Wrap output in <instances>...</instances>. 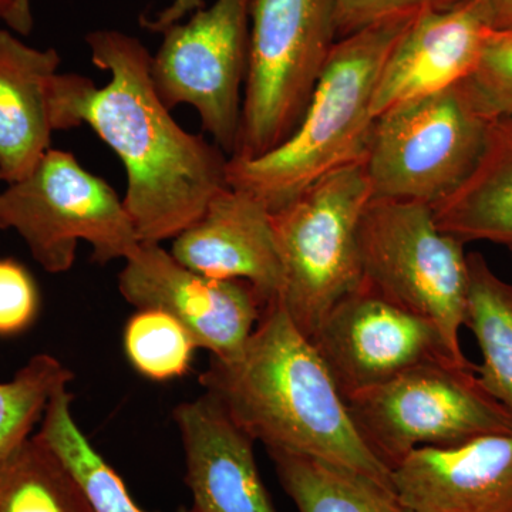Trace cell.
Here are the masks:
<instances>
[{"mask_svg":"<svg viewBox=\"0 0 512 512\" xmlns=\"http://www.w3.org/2000/svg\"><path fill=\"white\" fill-rule=\"evenodd\" d=\"M463 0H336L338 39L380 20L453 8Z\"/></svg>","mask_w":512,"mask_h":512,"instance_id":"obj_27","label":"cell"},{"mask_svg":"<svg viewBox=\"0 0 512 512\" xmlns=\"http://www.w3.org/2000/svg\"><path fill=\"white\" fill-rule=\"evenodd\" d=\"M419 15L394 16L340 37L291 136L262 156L229 157V187L276 212L320 178L363 163L380 73Z\"/></svg>","mask_w":512,"mask_h":512,"instance_id":"obj_3","label":"cell"},{"mask_svg":"<svg viewBox=\"0 0 512 512\" xmlns=\"http://www.w3.org/2000/svg\"><path fill=\"white\" fill-rule=\"evenodd\" d=\"M0 181H2V178H0Z\"/></svg>","mask_w":512,"mask_h":512,"instance_id":"obj_32","label":"cell"},{"mask_svg":"<svg viewBox=\"0 0 512 512\" xmlns=\"http://www.w3.org/2000/svg\"><path fill=\"white\" fill-rule=\"evenodd\" d=\"M466 82L488 119L512 117V32L490 30L476 72Z\"/></svg>","mask_w":512,"mask_h":512,"instance_id":"obj_25","label":"cell"},{"mask_svg":"<svg viewBox=\"0 0 512 512\" xmlns=\"http://www.w3.org/2000/svg\"><path fill=\"white\" fill-rule=\"evenodd\" d=\"M252 0H215L161 32L151 76L168 109L187 104L214 143L234 156L249 64Z\"/></svg>","mask_w":512,"mask_h":512,"instance_id":"obj_10","label":"cell"},{"mask_svg":"<svg viewBox=\"0 0 512 512\" xmlns=\"http://www.w3.org/2000/svg\"><path fill=\"white\" fill-rule=\"evenodd\" d=\"M0 512H93L76 478L33 434L0 460Z\"/></svg>","mask_w":512,"mask_h":512,"instance_id":"obj_22","label":"cell"},{"mask_svg":"<svg viewBox=\"0 0 512 512\" xmlns=\"http://www.w3.org/2000/svg\"><path fill=\"white\" fill-rule=\"evenodd\" d=\"M9 28L15 30L19 35L28 36L33 29L32 9H30V0H18L16 2L15 15Z\"/></svg>","mask_w":512,"mask_h":512,"instance_id":"obj_30","label":"cell"},{"mask_svg":"<svg viewBox=\"0 0 512 512\" xmlns=\"http://www.w3.org/2000/svg\"><path fill=\"white\" fill-rule=\"evenodd\" d=\"M40 311V292L25 265L0 258V338L32 328Z\"/></svg>","mask_w":512,"mask_h":512,"instance_id":"obj_26","label":"cell"},{"mask_svg":"<svg viewBox=\"0 0 512 512\" xmlns=\"http://www.w3.org/2000/svg\"><path fill=\"white\" fill-rule=\"evenodd\" d=\"M490 30L483 0L420 13L384 64L373 116L466 82L476 72Z\"/></svg>","mask_w":512,"mask_h":512,"instance_id":"obj_14","label":"cell"},{"mask_svg":"<svg viewBox=\"0 0 512 512\" xmlns=\"http://www.w3.org/2000/svg\"><path fill=\"white\" fill-rule=\"evenodd\" d=\"M413 512H512V433L451 447H421L392 468Z\"/></svg>","mask_w":512,"mask_h":512,"instance_id":"obj_15","label":"cell"},{"mask_svg":"<svg viewBox=\"0 0 512 512\" xmlns=\"http://www.w3.org/2000/svg\"><path fill=\"white\" fill-rule=\"evenodd\" d=\"M74 379L49 353H37L9 382L0 383V460L33 436L52 397Z\"/></svg>","mask_w":512,"mask_h":512,"instance_id":"obj_23","label":"cell"},{"mask_svg":"<svg viewBox=\"0 0 512 512\" xmlns=\"http://www.w3.org/2000/svg\"><path fill=\"white\" fill-rule=\"evenodd\" d=\"M491 121L467 82L380 114L363 161L372 200L436 207L473 173Z\"/></svg>","mask_w":512,"mask_h":512,"instance_id":"obj_9","label":"cell"},{"mask_svg":"<svg viewBox=\"0 0 512 512\" xmlns=\"http://www.w3.org/2000/svg\"><path fill=\"white\" fill-rule=\"evenodd\" d=\"M491 29L512 32V0H483Z\"/></svg>","mask_w":512,"mask_h":512,"instance_id":"obj_29","label":"cell"},{"mask_svg":"<svg viewBox=\"0 0 512 512\" xmlns=\"http://www.w3.org/2000/svg\"><path fill=\"white\" fill-rule=\"evenodd\" d=\"M363 285L430 320L460 360L466 326L468 252L440 229L433 208L420 202L372 200L359 224Z\"/></svg>","mask_w":512,"mask_h":512,"instance_id":"obj_5","label":"cell"},{"mask_svg":"<svg viewBox=\"0 0 512 512\" xmlns=\"http://www.w3.org/2000/svg\"><path fill=\"white\" fill-rule=\"evenodd\" d=\"M171 255L208 278L247 282L264 309L279 301L282 264L272 212L247 191L222 190L200 220L174 238Z\"/></svg>","mask_w":512,"mask_h":512,"instance_id":"obj_13","label":"cell"},{"mask_svg":"<svg viewBox=\"0 0 512 512\" xmlns=\"http://www.w3.org/2000/svg\"><path fill=\"white\" fill-rule=\"evenodd\" d=\"M121 269V296L137 309L173 316L198 349L234 356L254 332L264 305L244 281L208 278L191 271L160 244H141Z\"/></svg>","mask_w":512,"mask_h":512,"instance_id":"obj_12","label":"cell"},{"mask_svg":"<svg viewBox=\"0 0 512 512\" xmlns=\"http://www.w3.org/2000/svg\"><path fill=\"white\" fill-rule=\"evenodd\" d=\"M94 66L110 73L87 94L80 121L116 153L127 174L124 207L141 244L174 239L197 222L228 187V156L215 143L188 133L158 96L153 56L120 30L87 33Z\"/></svg>","mask_w":512,"mask_h":512,"instance_id":"obj_1","label":"cell"},{"mask_svg":"<svg viewBox=\"0 0 512 512\" xmlns=\"http://www.w3.org/2000/svg\"><path fill=\"white\" fill-rule=\"evenodd\" d=\"M370 201L365 163H357L320 178L272 212L282 264L278 305L309 339L363 284L357 234Z\"/></svg>","mask_w":512,"mask_h":512,"instance_id":"obj_4","label":"cell"},{"mask_svg":"<svg viewBox=\"0 0 512 512\" xmlns=\"http://www.w3.org/2000/svg\"><path fill=\"white\" fill-rule=\"evenodd\" d=\"M198 380L266 450L320 458L393 487L392 470L357 433L312 340L278 303L264 309L244 348L211 356Z\"/></svg>","mask_w":512,"mask_h":512,"instance_id":"obj_2","label":"cell"},{"mask_svg":"<svg viewBox=\"0 0 512 512\" xmlns=\"http://www.w3.org/2000/svg\"><path fill=\"white\" fill-rule=\"evenodd\" d=\"M0 229H12L47 274L69 272L80 241L104 265L130 258L141 241L113 187L69 151L50 148L22 180L0 191Z\"/></svg>","mask_w":512,"mask_h":512,"instance_id":"obj_6","label":"cell"},{"mask_svg":"<svg viewBox=\"0 0 512 512\" xmlns=\"http://www.w3.org/2000/svg\"><path fill=\"white\" fill-rule=\"evenodd\" d=\"M205 8L204 0H174L170 6L158 12L154 18L140 16L141 28L153 33H161L174 23L183 22L185 16Z\"/></svg>","mask_w":512,"mask_h":512,"instance_id":"obj_28","label":"cell"},{"mask_svg":"<svg viewBox=\"0 0 512 512\" xmlns=\"http://www.w3.org/2000/svg\"><path fill=\"white\" fill-rule=\"evenodd\" d=\"M16 2L18 0H0V19L8 26L15 15Z\"/></svg>","mask_w":512,"mask_h":512,"instance_id":"obj_31","label":"cell"},{"mask_svg":"<svg viewBox=\"0 0 512 512\" xmlns=\"http://www.w3.org/2000/svg\"><path fill=\"white\" fill-rule=\"evenodd\" d=\"M433 212L440 229L464 244L490 242L512 254V117L491 121L473 173Z\"/></svg>","mask_w":512,"mask_h":512,"instance_id":"obj_18","label":"cell"},{"mask_svg":"<svg viewBox=\"0 0 512 512\" xmlns=\"http://www.w3.org/2000/svg\"><path fill=\"white\" fill-rule=\"evenodd\" d=\"M512 255V254H511Z\"/></svg>","mask_w":512,"mask_h":512,"instance_id":"obj_33","label":"cell"},{"mask_svg":"<svg viewBox=\"0 0 512 512\" xmlns=\"http://www.w3.org/2000/svg\"><path fill=\"white\" fill-rule=\"evenodd\" d=\"M466 326L483 357L478 379L512 417V284L480 252H468Z\"/></svg>","mask_w":512,"mask_h":512,"instance_id":"obj_20","label":"cell"},{"mask_svg":"<svg viewBox=\"0 0 512 512\" xmlns=\"http://www.w3.org/2000/svg\"><path fill=\"white\" fill-rule=\"evenodd\" d=\"M173 419L185 454L192 512H276L255 461V441L204 393L178 404Z\"/></svg>","mask_w":512,"mask_h":512,"instance_id":"obj_16","label":"cell"},{"mask_svg":"<svg viewBox=\"0 0 512 512\" xmlns=\"http://www.w3.org/2000/svg\"><path fill=\"white\" fill-rule=\"evenodd\" d=\"M299 512H413L390 485L320 458L268 451Z\"/></svg>","mask_w":512,"mask_h":512,"instance_id":"obj_19","label":"cell"},{"mask_svg":"<svg viewBox=\"0 0 512 512\" xmlns=\"http://www.w3.org/2000/svg\"><path fill=\"white\" fill-rule=\"evenodd\" d=\"M73 394L63 387L52 397L37 436L52 448L82 487L93 512H148L138 507L123 478L93 447L74 420ZM178 512H192L181 508Z\"/></svg>","mask_w":512,"mask_h":512,"instance_id":"obj_21","label":"cell"},{"mask_svg":"<svg viewBox=\"0 0 512 512\" xmlns=\"http://www.w3.org/2000/svg\"><path fill=\"white\" fill-rule=\"evenodd\" d=\"M342 396L372 389L431 360H460L430 320L367 286L343 298L311 339Z\"/></svg>","mask_w":512,"mask_h":512,"instance_id":"obj_11","label":"cell"},{"mask_svg":"<svg viewBox=\"0 0 512 512\" xmlns=\"http://www.w3.org/2000/svg\"><path fill=\"white\" fill-rule=\"evenodd\" d=\"M336 0H252L235 158L274 150L301 121L333 46Z\"/></svg>","mask_w":512,"mask_h":512,"instance_id":"obj_8","label":"cell"},{"mask_svg":"<svg viewBox=\"0 0 512 512\" xmlns=\"http://www.w3.org/2000/svg\"><path fill=\"white\" fill-rule=\"evenodd\" d=\"M195 349L194 339L184 326L158 309H138L124 328L128 362L154 382L187 375Z\"/></svg>","mask_w":512,"mask_h":512,"instance_id":"obj_24","label":"cell"},{"mask_svg":"<svg viewBox=\"0 0 512 512\" xmlns=\"http://www.w3.org/2000/svg\"><path fill=\"white\" fill-rule=\"evenodd\" d=\"M346 403L357 433L390 470L417 448L512 433V417L484 389L471 362L421 363Z\"/></svg>","mask_w":512,"mask_h":512,"instance_id":"obj_7","label":"cell"},{"mask_svg":"<svg viewBox=\"0 0 512 512\" xmlns=\"http://www.w3.org/2000/svg\"><path fill=\"white\" fill-rule=\"evenodd\" d=\"M59 52L28 46L0 29V178L22 180L52 148Z\"/></svg>","mask_w":512,"mask_h":512,"instance_id":"obj_17","label":"cell"}]
</instances>
